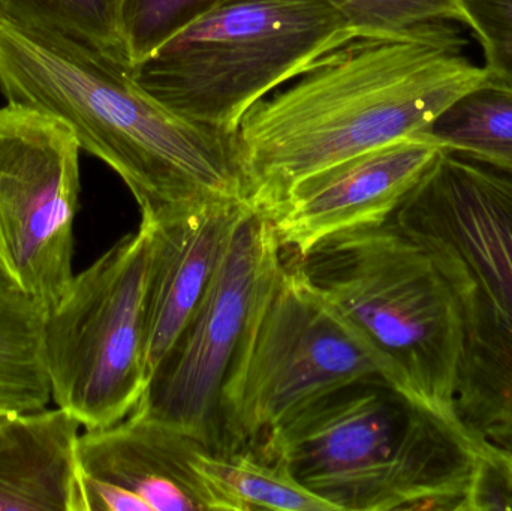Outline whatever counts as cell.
Masks as SVG:
<instances>
[{
  "label": "cell",
  "instance_id": "1",
  "mask_svg": "<svg viewBox=\"0 0 512 511\" xmlns=\"http://www.w3.org/2000/svg\"><path fill=\"white\" fill-rule=\"evenodd\" d=\"M460 27L355 36L292 86L256 102L234 132L248 203L268 212L306 177L429 131L454 102L486 84Z\"/></svg>",
  "mask_w": 512,
  "mask_h": 511
},
{
  "label": "cell",
  "instance_id": "2",
  "mask_svg": "<svg viewBox=\"0 0 512 511\" xmlns=\"http://www.w3.org/2000/svg\"><path fill=\"white\" fill-rule=\"evenodd\" d=\"M0 93L6 104L65 123L81 150L128 186L141 213L197 201L248 203L234 135L171 113L128 63L0 14Z\"/></svg>",
  "mask_w": 512,
  "mask_h": 511
},
{
  "label": "cell",
  "instance_id": "3",
  "mask_svg": "<svg viewBox=\"0 0 512 511\" xmlns=\"http://www.w3.org/2000/svg\"><path fill=\"white\" fill-rule=\"evenodd\" d=\"M478 444L385 381H364L310 405L252 450L337 511H463Z\"/></svg>",
  "mask_w": 512,
  "mask_h": 511
},
{
  "label": "cell",
  "instance_id": "4",
  "mask_svg": "<svg viewBox=\"0 0 512 511\" xmlns=\"http://www.w3.org/2000/svg\"><path fill=\"white\" fill-rule=\"evenodd\" d=\"M388 221L456 297L457 420L477 443L512 450V177L442 149Z\"/></svg>",
  "mask_w": 512,
  "mask_h": 511
},
{
  "label": "cell",
  "instance_id": "5",
  "mask_svg": "<svg viewBox=\"0 0 512 511\" xmlns=\"http://www.w3.org/2000/svg\"><path fill=\"white\" fill-rule=\"evenodd\" d=\"M294 260L328 305L387 363L399 392L459 422V309L423 246L387 221L336 234Z\"/></svg>",
  "mask_w": 512,
  "mask_h": 511
},
{
  "label": "cell",
  "instance_id": "6",
  "mask_svg": "<svg viewBox=\"0 0 512 511\" xmlns=\"http://www.w3.org/2000/svg\"><path fill=\"white\" fill-rule=\"evenodd\" d=\"M355 36L327 0H218L131 72L171 113L234 135L256 102Z\"/></svg>",
  "mask_w": 512,
  "mask_h": 511
},
{
  "label": "cell",
  "instance_id": "7",
  "mask_svg": "<svg viewBox=\"0 0 512 511\" xmlns=\"http://www.w3.org/2000/svg\"><path fill=\"white\" fill-rule=\"evenodd\" d=\"M364 381L393 386L387 363L286 255L225 389L227 455L254 449L310 405Z\"/></svg>",
  "mask_w": 512,
  "mask_h": 511
},
{
  "label": "cell",
  "instance_id": "8",
  "mask_svg": "<svg viewBox=\"0 0 512 511\" xmlns=\"http://www.w3.org/2000/svg\"><path fill=\"white\" fill-rule=\"evenodd\" d=\"M147 255L149 236L140 224L74 275L45 314L51 399L84 429L126 419L146 393Z\"/></svg>",
  "mask_w": 512,
  "mask_h": 511
},
{
  "label": "cell",
  "instance_id": "9",
  "mask_svg": "<svg viewBox=\"0 0 512 511\" xmlns=\"http://www.w3.org/2000/svg\"><path fill=\"white\" fill-rule=\"evenodd\" d=\"M285 258L273 222L251 207L191 320L150 375L134 416L179 429L213 455H227L225 389Z\"/></svg>",
  "mask_w": 512,
  "mask_h": 511
},
{
  "label": "cell",
  "instance_id": "10",
  "mask_svg": "<svg viewBox=\"0 0 512 511\" xmlns=\"http://www.w3.org/2000/svg\"><path fill=\"white\" fill-rule=\"evenodd\" d=\"M80 152L60 120L21 105L0 107V285L45 314L75 275Z\"/></svg>",
  "mask_w": 512,
  "mask_h": 511
},
{
  "label": "cell",
  "instance_id": "11",
  "mask_svg": "<svg viewBox=\"0 0 512 511\" xmlns=\"http://www.w3.org/2000/svg\"><path fill=\"white\" fill-rule=\"evenodd\" d=\"M204 452L191 435L134 414L86 429L77 441L81 511H234L198 468Z\"/></svg>",
  "mask_w": 512,
  "mask_h": 511
},
{
  "label": "cell",
  "instance_id": "12",
  "mask_svg": "<svg viewBox=\"0 0 512 511\" xmlns=\"http://www.w3.org/2000/svg\"><path fill=\"white\" fill-rule=\"evenodd\" d=\"M442 149L430 132L397 138L306 177L265 215L286 255L303 258L336 234L387 222Z\"/></svg>",
  "mask_w": 512,
  "mask_h": 511
},
{
  "label": "cell",
  "instance_id": "13",
  "mask_svg": "<svg viewBox=\"0 0 512 511\" xmlns=\"http://www.w3.org/2000/svg\"><path fill=\"white\" fill-rule=\"evenodd\" d=\"M251 207L246 201L224 198L141 213L149 236V378L191 320Z\"/></svg>",
  "mask_w": 512,
  "mask_h": 511
},
{
  "label": "cell",
  "instance_id": "14",
  "mask_svg": "<svg viewBox=\"0 0 512 511\" xmlns=\"http://www.w3.org/2000/svg\"><path fill=\"white\" fill-rule=\"evenodd\" d=\"M80 428L59 407L0 417V511H81Z\"/></svg>",
  "mask_w": 512,
  "mask_h": 511
},
{
  "label": "cell",
  "instance_id": "15",
  "mask_svg": "<svg viewBox=\"0 0 512 511\" xmlns=\"http://www.w3.org/2000/svg\"><path fill=\"white\" fill-rule=\"evenodd\" d=\"M45 312L0 285V414L44 410L51 401Z\"/></svg>",
  "mask_w": 512,
  "mask_h": 511
},
{
  "label": "cell",
  "instance_id": "16",
  "mask_svg": "<svg viewBox=\"0 0 512 511\" xmlns=\"http://www.w3.org/2000/svg\"><path fill=\"white\" fill-rule=\"evenodd\" d=\"M198 468L230 500L234 511H337L298 482L282 462L256 450L227 456L204 452Z\"/></svg>",
  "mask_w": 512,
  "mask_h": 511
},
{
  "label": "cell",
  "instance_id": "17",
  "mask_svg": "<svg viewBox=\"0 0 512 511\" xmlns=\"http://www.w3.org/2000/svg\"><path fill=\"white\" fill-rule=\"evenodd\" d=\"M427 132L444 149L512 177V92L483 84L448 107Z\"/></svg>",
  "mask_w": 512,
  "mask_h": 511
},
{
  "label": "cell",
  "instance_id": "18",
  "mask_svg": "<svg viewBox=\"0 0 512 511\" xmlns=\"http://www.w3.org/2000/svg\"><path fill=\"white\" fill-rule=\"evenodd\" d=\"M0 14L128 63L119 0H0Z\"/></svg>",
  "mask_w": 512,
  "mask_h": 511
},
{
  "label": "cell",
  "instance_id": "19",
  "mask_svg": "<svg viewBox=\"0 0 512 511\" xmlns=\"http://www.w3.org/2000/svg\"><path fill=\"white\" fill-rule=\"evenodd\" d=\"M363 38L411 35L435 24L468 27L462 0H327Z\"/></svg>",
  "mask_w": 512,
  "mask_h": 511
},
{
  "label": "cell",
  "instance_id": "20",
  "mask_svg": "<svg viewBox=\"0 0 512 511\" xmlns=\"http://www.w3.org/2000/svg\"><path fill=\"white\" fill-rule=\"evenodd\" d=\"M216 2L218 0H119L129 68L143 62L159 45Z\"/></svg>",
  "mask_w": 512,
  "mask_h": 511
},
{
  "label": "cell",
  "instance_id": "21",
  "mask_svg": "<svg viewBox=\"0 0 512 511\" xmlns=\"http://www.w3.org/2000/svg\"><path fill=\"white\" fill-rule=\"evenodd\" d=\"M484 54L489 86L512 92V0H462Z\"/></svg>",
  "mask_w": 512,
  "mask_h": 511
},
{
  "label": "cell",
  "instance_id": "22",
  "mask_svg": "<svg viewBox=\"0 0 512 511\" xmlns=\"http://www.w3.org/2000/svg\"><path fill=\"white\" fill-rule=\"evenodd\" d=\"M499 452H501L502 461H504L508 476H510L512 482V450L499 449Z\"/></svg>",
  "mask_w": 512,
  "mask_h": 511
},
{
  "label": "cell",
  "instance_id": "23",
  "mask_svg": "<svg viewBox=\"0 0 512 511\" xmlns=\"http://www.w3.org/2000/svg\"><path fill=\"white\" fill-rule=\"evenodd\" d=\"M2 416H6V414H0V417H2Z\"/></svg>",
  "mask_w": 512,
  "mask_h": 511
}]
</instances>
